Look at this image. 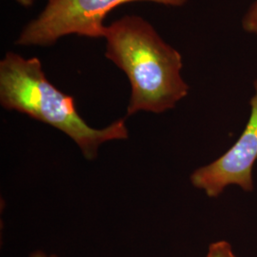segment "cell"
Returning <instances> with one entry per match:
<instances>
[{
    "mask_svg": "<svg viewBox=\"0 0 257 257\" xmlns=\"http://www.w3.org/2000/svg\"><path fill=\"white\" fill-rule=\"evenodd\" d=\"M105 56L121 69L132 87L127 115L162 113L189 93L181 75V54L138 16H125L107 26Z\"/></svg>",
    "mask_w": 257,
    "mask_h": 257,
    "instance_id": "6da1fadb",
    "label": "cell"
},
{
    "mask_svg": "<svg viewBox=\"0 0 257 257\" xmlns=\"http://www.w3.org/2000/svg\"><path fill=\"white\" fill-rule=\"evenodd\" d=\"M0 103L10 110L25 113L64 133L88 160H94L103 143L125 140L128 131L124 118L103 128L89 126L77 112L74 98L47 79L37 57L25 58L8 52L0 61Z\"/></svg>",
    "mask_w": 257,
    "mask_h": 257,
    "instance_id": "7a4b0ae2",
    "label": "cell"
},
{
    "mask_svg": "<svg viewBox=\"0 0 257 257\" xmlns=\"http://www.w3.org/2000/svg\"><path fill=\"white\" fill-rule=\"evenodd\" d=\"M149 1L169 7H182L189 0H49L37 19L29 22L18 37L19 46H52L61 37L77 35L105 37L104 25L110 11L121 4Z\"/></svg>",
    "mask_w": 257,
    "mask_h": 257,
    "instance_id": "3957f363",
    "label": "cell"
},
{
    "mask_svg": "<svg viewBox=\"0 0 257 257\" xmlns=\"http://www.w3.org/2000/svg\"><path fill=\"white\" fill-rule=\"evenodd\" d=\"M249 105V118L238 140L217 160L197 169L191 176L193 186L209 197H217L230 185H238L245 192L253 190L251 173L257 160V80Z\"/></svg>",
    "mask_w": 257,
    "mask_h": 257,
    "instance_id": "277c9868",
    "label": "cell"
},
{
    "mask_svg": "<svg viewBox=\"0 0 257 257\" xmlns=\"http://www.w3.org/2000/svg\"><path fill=\"white\" fill-rule=\"evenodd\" d=\"M206 257H236L233 252L232 247L228 241L221 240L211 244L209 246Z\"/></svg>",
    "mask_w": 257,
    "mask_h": 257,
    "instance_id": "5b68a950",
    "label": "cell"
},
{
    "mask_svg": "<svg viewBox=\"0 0 257 257\" xmlns=\"http://www.w3.org/2000/svg\"><path fill=\"white\" fill-rule=\"evenodd\" d=\"M242 27L245 32L257 37V0L248 8L242 19Z\"/></svg>",
    "mask_w": 257,
    "mask_h": 257,
    "instance_id": "8992f818",
    "label": "cell"
},
{
    "mask_svg": "<svg viewBox=\"0 0 257 257\" xmlns=\"http://www.w3.org/2000/svg\"><path fill=\"white\" fill-rule=\"evenodd\" d=\"M19 4H20L21 6H23V7H25V8H29V7H31L33 4H34V2L36 1V0H16Z\"/></svg>",
    "mask_w": 257,
    "mask_h": 257,
    "instance_id": "52a82bcc",
    "label": "cell"
},
{
    "mask_svg": "<svg viewBox=\"0 0 257 257\" xmlns=\"http://www.w3.org/2000/svg\"><path fill=\"white\" fill-rule=\"evenodd\" d=\"M30 257H57L55 254H52V255H47L45 252H43V251H40V250H38V251H35V252H33Z\"/></svg>",
    "mask_w": 257,
    "mask_h": 257,
    "instance_id": "ba28073f",
    "label": "cell"
}]
</instances>
